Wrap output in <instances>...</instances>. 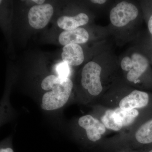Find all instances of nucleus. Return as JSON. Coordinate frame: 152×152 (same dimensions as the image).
Listing matches in <instances>:
<instances>
[{"label":"nucleus","instance_id":"f257e3e1","mask_svg":"<svg viewBox=\"0 0 152 152\" xmlns=\"http://www.w3.org/2000/svg\"><path fill=\"white\" fill-rule=\"evenodd\" d=\"M41 87L45 93L42 98L41 107L47 111L55 110L64 107L70 96L73 84L69 78L54 75L47 76L43 80Z\"/></svg>","mask_w":152,"mask_h":152},{"label":"nucleus","instance_id":"f03ea898","mask_svg":"<svg viewBox=\"0 0 152 152\" xmlns=\"http://www.w3.org/2000/svg\"><path fill=\"white\" fill-rule=\"evenodd\" d=\"M102 70L101 66L93 61L87 63L83 68L81 75L82 85L92 96H98L102 91L100 77Z\"/></svg>","mask_w":152,"mask_h":152},{"label":"nucleus","instance_id":"7ed1b4c3","mask_svg":"<svg viewBox=\"0 0 152 152\" xmlns=\"http://www.w3.org/2000/svg\"><path fill=\"white\" fill-rule=\"evenodd\" d=\"M138 14V10L134 5L128 2L122 1L112 9L110 18L115 26L122 27L134 20Z\"/></svg>","mask_w":152,"mask_h":152},{"label":"nucleus","instance_id":"20e7f679","mask_svg":"<svg viewBox=\"0 0 152 152\" xmlns=\"http://www.w3.org/2000/svg\"><path fill=\"white\" fill-rule=\"evenodd\" d=\"M53 12V8L50 4L33 6L28 14L29 23L36 29L43 28L48 23Z\"/></svg>","mask_w":152,"mask_h":152},{"label":"nucleus","instance_id":"39448f33","mask_svg":"<svg viewBox=\"0 0 152 152\" xmlns=\"http://www.w3.org/2000/svg\"><path fill=\"white\" fill-rule=\"evenodd\" d=\"M78 124L86 130L88 139L93 142L100 140L106 132V128L102 123L91 115L81 117L79 119Z\"/></svg>","mask_w":152,"mask_h":152},{"label":"nucleus","instance_id":"423d86ee","mask_svg":"<svg viewBox=\"0 0 152 152\" xmlns=\"http://www.w3.org/2000/svg\"><path fill=\"white\" fill-rule=\"evenodd\" d=\"M149 101L147 93L134 90L121 100L119 107L124 110H132L146 107Z\"/></svg>","mask_w":152,"mask_h":152},{"label":"nucleus","instance_id":"0eeeda50","mask_svg":"<svg viewBox=\"0 0 152 152\" xmlns=\"http://www.w3.org/2000/svg\"><path fill=\"white\" fill-rule=\"evenodd\" d=\"M132 65L127 74V79L130 82H136L147 70L148 66V59L139 53H134L131 56Z\"/></svg>","mask_w":152,"mask_h":152},{"label":"nucleus","instance_id":"6e6552de","mask_svg":"<svg viewBox=\"0 0 152 152\" xmlns=\"http://www.w3.org/2000/svg\"><path fill=\"white\" fill-rule=\"evenodd\" d=\"M64 62L69 66H77L84 60V55L82 47L78 44H70L64 46L61 53Z\"/></svg>","mask_w":152,"mask_h":152},{"label":"nucleus","instance_id":"1a4fd4ad","mask_svg":"<svg viewBox=\"0 0 152 152\" xmlns=\"http://www.w3.org/2000/svg\"><path fill=\"white\" fill-rule=\"evenodd\" d=\"M89 39V34L83 28H78L72 31H64L60 34L58 41L63 46L70 44H80L87 42Z\"/></svg>","mask_w":152,"mask_h":152},{"label":"nucleus","instance_id":"9d476101","mask_svg":"<svg viewBox=\"0 0 152 152\" xmlns=\"http://www.w3.org/2000/svg\"><path fill=\"white\" fill-rule=\"evenodd\" d=\"M88 21L89 17L86 14L80 13L75 16H63L60 17L57 20V24L62 29L70 31L86 24Z\"/></svg>","mask_w":152,"mask_h":152},{"label":"nucleus","instance_id":"9b49d317","mask_svg":"<svg viewBox=\"0 0 152 152\" xmlns=\"http://www.w3.org/2000/svg\"><path fill=\"white\" fill-rule=\"evenodd\" d=\"M136 142L139 144L147 145L152 143V119L140 126L135 134Z\"/></svg>","mask_w":152,"mask_h":152},{"label":"nucleus","instance_id":"f8f14e48","mask_svg":"<svg viewBox=\"0 0 152 152\" xmlns=\"http://www.w3.org/2000/svg\"><path fill=\"white\" fill-rule=\"evenodd\" d=\"M114 111L117 119L122 123L124 127L129 126L134 122L139 115L137 109L124 110L119 107L114 109Z\"/></svg>","mask_w":152,"mask_h":152},{"label":"nucleus","instance_id":"ddd939ff","mask_svg":"<svg viewBox=\"0 0 152 152\" xmlns=\"http://www.w3.org/2000/svg\"><path fill=\"white\" fill-rule=\"evenodd\" d=\"M101 122L106 129L114 131H119L122 129V123L117 119L114 110H109L105 112L101 118Z\"/></svg>","mask_w":152,"mask_h":152},{"label":"nucleus","instance_id":"4468645a","mask_svg":"<svg viewBox=\"0 0 152 152\" xmlns=\"http://www.w3.org/2000/svg\"><path fill=\"white\" fill-rule=\"evenodd\" d=\"M56 70L59 77L62 78H69L70 68L69 65L64 62L59 63L57 66Z\"/></svg>","mask_w":152,"mask_h":152},{"label":"nucleus","instance_id":"2eb2a0df","mask_svg":"<svg viewBox=\"0 0 152 152\" xmlns=\"http://www.w3.org/2000/svg\"><path fill=\"white\" fill-rule=\"evenodd\" d=\"M0 152H14V151L10 147H4L1 148Z\"/></svg>","mask_w":152,"mask_h":152},{"label":"nucleus","instance_id":"dca6fc26","mask_svg":"<svg viewBox=\"0 0 152 152\" xmlns=\"http://www.w3.org/2000/svg\"><path fill=\"white\" fill-rule=\"evenodd\" d=\"M115 152H138L128 149L127 148H123V149L116 150Z\"/></svg>","mask_w":152,"mask_h":152},{"label":"nucleus","instance_id":"f3484780","mask_svg":"<svg viewBox=\"0 0 152 152\" xmlns=\"http://www.w3.org/2000/svg\"><path fill=\"white\" fill-rule=\"evenodd\" d=\"M148 27L150 32L152 35V15L150 17L148 23Z\"/></svg>","mask_w":152,"mask_h":152},{"label":"nucleus","instance_id":"a211bd4d","mask_svg":"<svg viewBox=\"0 0 152 152\" xmlns=\"http://www.w3.org/2000/svg\"><path fill=\"white\" fill-rule=\"evenodd\" d=\"M91 2L94 4H103L107 2L106 0H92L91 1Z\"/></svg>","mask_w":152,"mask_h":152},{"label":"nucleus","instance_id":"6ab92c4d","mask_svg":"<svg viewBox=\"0 0 152 152\" xmlns=\"http://www.w3.org/2000/svg\"><path fill=\"white\" fill-rule=\"evenodd\" d=\"M32 1L36 3V4H37L39 5H40L43 4L45 1H44V0L43 1H42V0H33Z\"/></svg>","mask_w":152,"mask_h":152},{"label":"nucleus","instance_id":"aec40b11","mask_svg":"<svg viewBox=\"0 0 152 152\" xmlns=\"http://www.w3.org/2000/svg\"><path fill=\"white\" fill-rule=\"evenodd\" d=\"M145 152H152V149H151L147 150V151H145Z\"/></svg>","mask_w":152,"mask_h":152}]
</instances>
